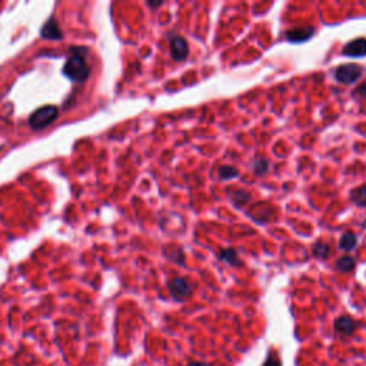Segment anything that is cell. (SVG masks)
Here are the masks:
<instances>
[{
    "label": "cell",
    "mask_w": 366,
    "mask_h": 366,
    "mask_svg": "<svg viewBox=\"0 0 366 366\" xmlns=\"http://www.w3.org/2000/svg\"><path fill=\"white\" fill-rule=\"evenodd\" d=\"M268 169H269L268 160H265V159H257V160H255V163H253V173L255 175L262 176V175H265L268 172Z\"/></svg>",
    "instance_id": "18"
},
{
    "label": "cell",
    "mask_w": 366,
    "mask_h": 366,
    "mask_svg": "<svg viewBox=\"0 0 366 366\" xmlns=\"http://www.w3.org/2000/svg\"><path fill=\"white\" fill-rule=\"evenodd\" d=\"M353 97L358 99V100H366V82L355 89V92H353Z\"/></svg>",
    "instance_id": "19"
},
{
    "label": "cell",
    "mask_w": 366,
    "mask_h": 366,
    "mask_svg": "<svg viewBox=\"0 0 366 366\" xmlns=\"http://www.w3.org/2000/svg\"><path fill=\"white\" fill-rule=\"evenodd\" d=\"M57 117V108L56 106H45L37 109L33 114H30L29 117V126L32 129H45L49 126L50 123H53Z\"/></svg>",
    "instance_id": "2"
},
{
    "label": "cell",
    "mask_w": 366,
    "mask_h": 366,
    "mask_svg": "<svg viewBox=\"0 0 366 366\" xmlns=\"http://www.w3.org/2000/svg\"><path fill=\"white\" fill-rule=\"evenodd\" d=\"M315 35V27L313 26H302V27H296L292 30L286 32V40L292 42V43H302L309 40L312 36Z\"/></svg>",
    "instance_id": "6"
},
{
    "label": "cell",
    "mask_w": 366,
    "mask_h": 366,
    "mask_svg": "<svg viewBox=\"0 0 366 366\" xmlns=\"http://www.w3.org/2000/svg\"><path fill=\"white\" fill-rule=\"evenodd\" d=\"M336 268H338L341 272H350V271L355 268V260H353V257L345 255V256H342L338 259V262H336Z\"/></svg>",
    "instance_id": "16"
},
{
    "label": "cell",
    "mask_w": 366,
    "mask_h": 366,
    "mask_svg": "<svg viewBox=\"0 0 366 366\" xmlns=\"http://www.w3.org/2000/svg\"><path fill=\"white\" fill-rule=\"evenodd\" d=\"M364 228H365V229H366V222H365V223H364Z\"/></svg>",
    "instance_id": "23"
},
{
    "label": "cell",
    "mask_w": 366,
    "mask_h": 366,
    "mask_svg": "<svg viewBox=\"0 0 366 366\" xmlns=\"http://www.w3.org/2000/svg\"><path fill=\"white\" fill-rule=\"evenodd\" d=\"M342 53L345 56H349V57H362V56H366V39L359 37V39H355V40L349 42L348 45L343 47Z\"/></svg>",
    "instance_id": "7"
},
{
    "label": "cell",
    "mask_w": 366,
    "mask_h": 366,
    "mask_svg": "<svg viewBox=\"0 0 366 366\" xmlns=\"http://www.w3.org/2000/svg\"><path fill=\"white\" fill-rule=\"evenodd\" d=\"M329 252L330 246L329 245H326V243H323V242H318V243H315L313 248H312L313 256L318 257V259H326V257L329 256Z\"/></svg>",
    "instance_id": "15"
},
{
    "label": "cell",
    "mask_w": 366,
    "mask_h": 366,
    "mask_svg": "<svg viewBox=\"0 0 366 366\" xmlns=\"http://www.w3.org/2000/svg\"><path fill=\"white\" fill-rule=\"evenodd\" d=\"M219 257L222 260H225L226 263H229V265H240L242 263L238 256V252L235 249H232V248H228V249L222 251L219 253Z\"/></svg>",
    "instance_id": "14"
},
{
    "label": "cell",
    "mask_w": 366,
    "mask_h": 366,
    "mask_svg": "<svg viewBox=\"0 0 366 366\" xmlns=\"http://www.w3.org/2000/svg\"><path fill=\"white\" fill-rule=\"evenodd\" d=\"M169 291H170V295L176 300L183 302V300H186L192 295V286H190V283L184 277L176 276V277H173L169 282Z\"/></svg>",
    "instance_id": "4"
},
{
    "label": "cell",
    "mask_w": 366,
    "mask_h": 366,
    "mask_svg": "<svg viewBox=\"0 0 366 366\" xmlns=\"http://www.w3.org/2000/svg\"><path fill=\"white\" fill-rule=\"evenodd\" d=\"M147 6L149 7H159V6H162V1H159V3H147Z\"/></svg>",
    "instance_id": "22"
},
{
    "label": "cell",
    "mask_w": 366,
    "mask_h": 366,
    "mask_svg": "<svg viewBox=\"0 0 366 366\" xmlns=\"http://www.w3.org/2000/svg\"><path fill=\"white\" fill-rule=\"evenodd\" d=\"M335 329L339 332L341 335H352L355 329H356V322L350 318V316H341L336 322H335Z\"/></svg>",
    "instance_id": "9"
},
{
    "label": "cell",
    "mask_w": 366,
    "mask_h": 366,
    "mask_svg": "<svg viewBox=\"0 0 366 366\" xmlns=\"http://www.w3.org/2000/svg\"><path fill=\"white\" fill-rule=\"evenodd\" d=\"M187 53H189V46L182 36H173L170 39V55L173 60L183 62L186 60Z\"/></svg>",
    "instance_id": "5"
},
{
    "label": "cell",
    "mask_w": 366,
    "mask_h": 366,
    "mask_svg": "<svg viewBox=\"0 0 366 366\" xmlns=\"http://www.w3.org/2000/svg\"><path fill=\"white\" fill-rule=\"evenodd\" d=\"M187 366H209L207 364H205V362H190Z\"/></svg>",
    "instance_id": "21"
},
{
    "label": "cell",
    "mask_w": 366,
    "mask_h": 366,
    "mask_svg": "<svg viewBox=\"0 0 366 366\" xmlns=\"http://www.w3.org/2000/svg\"><path fill=\"white\" fill-rule=\"evenodd\" d=\"M239 172L238 169L235 166L230 165H223L220 166L219 170H218V176L219 179H223V181H230L233 178H238Z\"/></svg>",
    "instance_id": "13"
},
{
    "label": "cell",
    "mask_w": 366,
    "mask_h": 366,
    "mask_svg": "<svg viewBox=\"0 0 366 366\" xmlns=\"http://www.w3.org/2000/svg\"><path fill=\"white\" fill-rule=\"evenodd\" d=\"M263 366H282V364H280V361H279L276 356L272 355V356H269V358H268V361L265 362V365Z\"/></svg>",
    "instance_id": "20"
},
{
    "label": "cell",
    "mask_w": 366,
    "mask_h": 366,
    "mask_svg": "<svg viewBox=\"0 0 366 366\" xmlns=\"http://www.w3.org/2000/svg\"><path fill=\"white\" fill-rule=\"evenodd\" d=\"M232 201H233V203H235L238 207H240V206H243L246 202L251 201V193H249L248 190H245V189H238V190H235Z\"/></svg>",
    "instance_id": "17"
},
{
    "label": "cell",
    "mask_w": 366,
    "mask_h": 366,
    "mask_svg": "<svg viewBox=\"0 0 366 366\" xmlns=\"http://www.w3.org/2000/svg\"><path fill=\"white\" fill-rule=\"evenodd\" d=\"M350 201L361 207H366V184H362L350 192Z\"/></svg>",
    "instance_id": "12"
},
{
    "label": "cell",
    "mask_w": 366,
    "mask_h": 366,
    "mask_svg": "<svg viewBox=\"0 0 366 366\" xmlns=\"http://www.w3.org/2000/svg\"><path fill=\"white\" fill-rule=\"evenodd\" d=\"M40 35H42V37L49 39V40H56V39H62L63 37L62 30H60L59 24L56 23L53 18H50L47 20V23H45V26L40 30Z\"/></svg>",
    "instance_id": "8"
},
{
    "label": "cell",
    "mask_w": 366,
    "mask_h": 366,
    "mask_svg": "<svg viewBox=\"0 0 366 366\" xmlns=\"http://www.w3.org/2000/svg\"><path fill=\"white\" fill-rule=\"evenodd\" d=\"M271 210H272V206H271V205H268V203H260L259 206L255 205V206L252 207V210L249 212V215L253 218V220L262 223V222H266V220L269 219Z\"/></svg>",
    "instance_id": "10"
},
{
    "label": "cell",
    "mask_w": 366,
    "mask_h": 366,
    "mask_svg": "<svg viewBox=\"0 0 366 366\" xmlns=\"http://www.w3.org/2000/svg\"><path fill=\"white\" fill-rule=\"evenodd\" d=\"M86 52L88 50L83 47H73L72 55L66 60V63L63 66L65 76L73 82H85L91 74L89 65L86 62V57H85Z\"/></svg>",
    "instance_id": "1"
},
{
    "label": "cell",
    "mask_w": 366,
    "mask_h": 366,
    "mask_svg": "<svg viewBox=\"0 0 366 366\" xmlns=\"http://www.w3.org/2000/svg\"><path fill=\"white\" fill-rule=\"evenodd\" d=\"M361 76H362V68L355 63L342 65L335 70V79L343 85L355 83L356 80L361 79Z\"/></svg>",
    "instance_id": "3"
},
{
    "label": "cell",
    "mask_w": 366,
    "mask_h": 366,
    "mask_svg": "<svg viewBox=\"0 0 366 366\" xmlns=\"http://www.w3.org/2000/svg\"><path fill=\"white\" fill-rule=\"evenodd\" d=\"M356 243H358V238L353 232H345L339 239V248L342 251H346V252H350L352 249H355Z\"/></svg>",
    "instance_id": "11"
}]
</instances>
